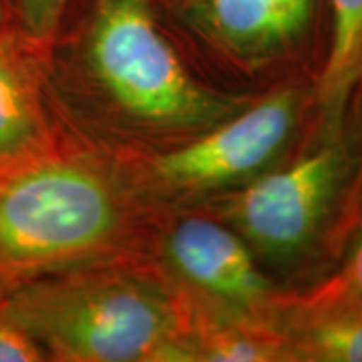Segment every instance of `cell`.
<instances>
[{"label": "cell", "instance_id": "cell-10", "mask_svg": "<svg viewBox=\"0 0 362 362\" xmlns=\"http://www.w3.org/2000/svg\"><path fill=\"white\" fill-rule=\"evenodd\" d=\"M362 90V0H330V39L316 83L318 133L344 129Z\"/></svg>", "mask_w": 362, "mask_h": 362}, {"label": "cell", "instance_id": "cell-14", "mask_svg": "<svg viewBox=\"0 0 362 362\" xmlns=\"http://www.w3.org/2000/svg\"><path fill=\"white\" fill-rule=\"evenodd\" d=\"M0 362H45L39 346L0 310Z\"/></svg>", "mask_w": 362, "mask_h": 362}, {"label": "cell", "instance_id": "cell-1", "mask_svg": "<svg viewBox=\"0 0 362 362\" xmlns=\"http://www.w3.org/2000/svg\"><path fill=\"white\" fill-rule=\"evenodd\" d=\"M47 85L69 143L109 157L180 145L259 95L204 75L157 0H73L47 49Z\"/></svg>", "mask_w": 362, "mask_h": 362}, {"label": "cell", "instance_id": "cell-4", "mask_svg": "<svg viewBox=\"0 0 362 362\" xmlns=\"http://www.w3.org/2000/svg\"><path fill=\"white\" fill-rule=\"evenodd\" d=\"M45 362H180L189 304L147 258L51 272L0 294Z\"/></svg>", "mask_w": 362, "mask_h": 362}, {"label": "cell", "instance_id": "cell-13", "mask_svg": "<svg viewBox=\"0 0 362 362\" xmlns=\"http://www.w3.org/2000/svg\"><path fill=\"white\" fill-rule=\"evenodd\" d=\"M316 284L332 292L362 298V218L337 270Z\"/></svg>", "mask_w": 362, "mask_h": 362}, {"label": "cell", "instance_id": "cell-8", "mask_svg": "<svg viewBox=\"0 0 362 362\" xmlns=\"http://www.w3.org/2000/svg\"><path fill=\"white\" fill-rule=\"evenodd\" d=\"M47 49L13 21L0 25V175L73 145L52 109Z\"/></svg>", "mask_w": 362, "mask_h": 362}, {"label": "cell", "instance_id": "cell-11", "mask_svg": "<svg viewBox=\"0 0 362 362\" xmlns=\"http://www.w3.org/2000/svg\"><path fill=\"white\" fill-rule=\"evenodd\" d=\"M180 362L294 361L286 340L272 322L221 316L189 304V322L181 342Z\"/></svg>", "mask_w": 362, "mask_h": 362}, {"label": "cell", "instance_id": "cell-16", "mask_svg": "<svg viewBox=\"0 0 362 362\" xmlns=\"http://www.w3.org/2000/svg\"><path fill=\"white\" fill-rule=\"evenodd\" d=\"M354 111H362V90H361V97H358V101H356V107H354ZM352 111V113H354Z\"/></svg>", "mask_w": 362, "mask_h": 362}, {"label": "cell", "instance_id": "cell-3", "mask_svg": "<svg viewBox=\"0 0 362 362\" xmlns=\"http://www.w3.org/2000/svg\"><path fill=\"white\" fill-rule=\"evenodd\" d=\"M199 209L238 233L282 290L337 270L362 218V113L337 135L316 133L258 180Z\"/></svg>", "mask_w": 362, "mask_h": 362}, {"label": "cell", "instance_id": "cell-9", "mask_svg": "<svg viewBox=\"0 0 362 362\" xmlns=\"http://www.w3.org/2000/svg\"><path fill=\"white\" fill-rule=\"evenodd\" d=\"M270 322L294 362H362V298L318 284L282 290Z\"/></svg>", "mask_w": 362, "mask_h": 362}, {"label": "cell", "instance_id": "cell-12", "mask_svg": "<svg viewBox=\"0 0 362 362\" xmlns=\"http://www.w3.org/2000/svg\"><path fill=\"white\" fill-rule=\"evenodd\" d=\"M13 23L28 37L51 42L61 28L73 0H11Z\"/></svg>", "mask_w": 362, "mask_h": 362}, {"label": "cell", "instance_id": "cell-5", "mask_svg": "<svg viewBox=\"0 0 362 362\" xmlns=\"http://www.w3.org/2000/svg\"><path fill=\"white\" fill-rule=\"evenodd\" d=\"M318 133L316 81L290 78L220 125L187 141L141 156L113 157L151 211L202 206L258 180Z\"/></svg>", "mask_w": 362, "mask_h": 362}, {"label": "cell", "instance_id": "cell-2", "mask_svg": "<svg viewBox=\"0 0 362 362\" xmlns=\"http://www.w3.org/2000/svg\"><path fill=\"white\" fill-rule=\"evenodd\" d=\"M156 211L113 157L69 145L0 175V294L26 280L145 258Z\"/></svg>", "mask_w": 362, "mask_h": 362}, {"label": "cell", "instance_id": "cell-15", "mask_svg": "<svg viewBox=\"0 0 362 362\" xmlns=\"http://www.w3.org/2000/svg\"><path fill=\"white\" fill-rule=\"evenodd\" d=\"M13 21V2L11 0H0V25Z\"/></svg>", "mask_w": 362, "mask_h": 362}, {"label": "cell", "instance_id": "cell-7", "mask_svg": "<svg viewBox=\"0 0 362 362\" xmlns=\"http://www.w3.org/2000/svg\"><path fill=\"white\" fill-rule=\"evenodd\" d=\"M145 258L194 308L221 316L270 322L282 292L246 242L199 209L156 214Z\"/></svg>", "mask_w": 362, "mask_h": 362}, {"label": "cell", "instance_id": "cell-6", "mask_svg": "<svg viewBox=\"0 0 362 362\" xmlns=\"http://www.w3.org/2000/svg\"><path fill=\"white\" fill-rule=\"evenodd\" d=\"M171 35L221 87L262 93L290 78L318 83L330 0H157Z\"/></svg>", "mask_w": 362, "mask_h": 362}]
</instances>
